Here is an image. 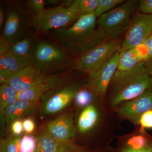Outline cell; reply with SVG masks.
Masks as SVG:
<instances>
[{
  "instance_id": "cell-19",
  "label": "cell",
  "mask_w": 152,
  "mask_h": 152,
  "mask_svg": "<svg viewBox=\"0 0 152 152\" xmlns=\"http://www.w3.org/2000/svg\"><path fill=\"white\" fill-rule=\"evenodd\" d=\"M31 64L8 52L0 56V70L7 71L12 75L23 69Z\"/></svg>"
},
{
  "instance_id": "cell-3",
  "label": "cell",
  "mask_w": 152,
  "mask_h": 152,
  "mask_svg": "<svg viewBox=\"0 0 152 152\" xmlns=\"http://www.w3.org/2000/svg\"><path fill=\"white\" fill-rule=\"evenodd\" d=\"M139 1H125L119 6L99 17V27L108 39H118L125 32Z\"/></svg>"
},
{
  "instance_id": "cell-35",
  "label": "cell",
  "mask_w": 152,
  "mask_h": 152,
  "mask_svg": "<svg viewBox=\"0 0 152 152\" xmlns=\"http://www.w3.org/2000/svg\"><path fill=\"white\" fill-rule=\"evenodd\" d=\"M10 45V43L8 41L1 36L0 38V56L8 52Z\"/></svg>"
},
{
  "instance_id": "cell-21",
  "label": "cell",
  "mask_w": 152,
  "mask_h": 152,
  "mask_svg": "<svg viewBox=\"0 0 152 152\" xmlns=\"http://www.w3.org/2000/svg\"><path fill=\"white\" fill-rule=\"evenodd\" d=\"M18 92L10 86L4 83L0 87V115H3L6 109L18 100Z\"/></svg>"
},
{
  "instance_id": "cell-17",
  "label": "cell",
  "mask_w": 152,
  "mask_h": 152,
  "mask_svg": "<svg viewBox=\"0 0 152 152\" xmlns=\"http://www.w3.org/2000/svg\"><path fill=\"white\" fill-rule=\"evenodd\" d=\"M59 79L56 77L51 81L38 85L26 91L18 92V99L37 102L46 93L57 86Z\"/></svg>"
},
{
  "instance_id": "cell-36",
  "label": "cell",
  "mask_w": 152,
  "mask_h": 152,
  "mask_svg": "<svg viewBox=\"0 0 152 152\" xmlns=\"http://www.w3.org/2000/svg\"><path fill=\"white\" fill-rule=\"evenodd\" d=\"M120 152H152V145L151 144L146 148L140 151H134L127 149L121 148L120 150Z\"/></svg>"
},
{
  "instance_id": "cell-38",
  "label": "cell",
  "mask_w": 152,
  "mask_h": 152,
  "mask_svg": "<svg viewBox=\"0 0 152 152\" xmlns=\"http://www.w3.org/2000/svg\"><path fill=\"white\" fill-rule=\"evenodd\" d=\"M5 12L4 8L2 6L0 7V28L1 29L3 27H4L5 23Z\"/></svg>"
},
{
  "instance_id": "cell-15",
  "label": "cell",
  "mask_w": 152,
  "mask_h": 152,
  "mask_svg": "<svg viewBox=\"0 0 152 152\" xmlns=\"http://www.w3.org/2000/svg\"><path fill=\"white\" fill-rule=\"evenodd\" d=\"M38 43L35 38L26 36L21 39L10 43L8 52L31 64Z\"/></svg>"
},
{
  "instance_id": "cell-13",
  "label": "cell",
  "mask_w": 152,
  "mask_h": 152,
  "mask_svg": "<svg viewBox=\"0 0 152 152\" xmlns=\"http://www.w3.org/2000/svg\"><path fill=\"white\" fill-rule=\"evenodd\" d=\"M79 90L77 86L72 85L55 92L44 105L43 108L44 113L52 115L62 110L75 99Z\"/></svg>"
},
{
  "instance_id": "cell-24",
  "label": "cell",
  "mask_w": 152,
  "mask_h": 152,
  "mask_svg": "<svg viewBox=\"0 0 152 152\" xmlns=\"http://www.w3.org/2000/svg\"><path fill=\"white\" fill-rule=\"evenodd\" d=\"M125 1L124 0H99L97 7L95 12V15L96 17L99 18L103 14L119 6Z\"/></svg>"
},
{
  "instance_id": "cell-16",
  "label": "cell",
  "mask_w": 152,
  "mask_h": 152,
  "mask_svg": "<svg viewBox=\"0 0 152 152\" xmlns=\"http://www.w3.org/2000/svg\"><path fill=\"white\" fill-rule=\"evenodd\" d=\"M143 62V53L139 48L120 51L117 71L124 72L132 70Z\"/></svg>"
},
{
  "instance_id": "cell-1",
  "label": "cell",
  "mask_w": 152,
  "mask_h": 152,
  "mask_svg": "<svg viewBox=\"0 0 152 152\" xmlns=\"http://www.w3.org/2000/svg\"><path fill=\"white\" fill-rule=\"evenodd\" d=\"M95 13L81 16L67 28L50 31L51 35L64 48L74 53L81 55L108 39L99 27H96Z\"/></svg>"
},
{
  "instance_id": "cell-32",
  "label": "cell",
  "mask_w": 152,
  "mask_h": 152,
  "mask_svg": "<svg viewBox=\"0 0 152 152\" xmlns=\"http://www.w3.org/2000/svg\"><path fill=\"white\" fill-rule=\"evenodd\" d=\"M140 48L145 50V53L144 54V62L152 58V34Z\"/></svg>"
},
{
  "instance_id": "cell-20",
  "label": "cell",
  "mask_w": 152,
  "mask_h": 152,
  "mask_svg": "<svg viewBox=\"0 0 152 152\" xmlns=\"http://www.w3.org/2000/svg\"><path fill=\"white\" fill-rule=\"evenodd\" d=\"M37 152H56L59 143L42 128L37 138Z\"/></svg>"
},
{
  "instance_id": "cell-2",
  "label": "cell",
  "mask_w": 152,
  "mask_h": 152,
  "mask_svg": "<svg viewBox=\"0 0 152 152\" xmlns=\"http://www.w3.org/2000/svg\"><path fill=\"white\" fill-rule=\"evenodd\" d=\"M110 84L111 104L115 108L152 88V77L148 74L143 62L132 70L116 71Z\"/></svg>"
},
{
  "instance_id": "cell-23",
  "label": "cell",
  "mask_w": 152,
  "mask_h": 152,
  "mask_svg": "<svg viewBox=\"0 0 152 152\" xmlns=\"http://www.w3.org/2000/svg\"><path fill=\"white\" fill-rule=\"evenodd\" d=\"M151 144L149 143L148 140L142 135H136L128 139L124 146L122 148L140 151L146 148Z\"/></svg>"
},
{
  "instance_id": "cell-12",
  "label": "cell",
  "mask_w": 152,
  "mask_h": 152,
  "mask_svg": "<svg viewBox=\"0 0 152 152\" xmlns=\"http://www.w3.org/2000/svg\"><path fill=\"white\" fill-rule=\"evenodd\" d=\"M46 129L59 144L70 141L76 135L72 114L65 113L46 125Z\"/></svg>"
},
{
  "instance_id": "cell-22",
  "label": "cell",
  "mask_w": 152,
  "mask_h": 152,
  "mask_svg": "<svg viewBox=\"0 0 152 152\" xmlns=\"http://www.w3.org/2000/svg\"><path fill=\"white\" fill-rule=\"evenodd\" d=\"M99 0H75L69 8L79 18L83 15L95 13Z\"/></svg>"
},
{
  "instance_id": "cell-33",
  "label": "cell",
  "mask_w": 152,
  "mask_h": 152,
  "mask_svg": "<svg viewBox=\"0 0 152 152\" xmlns=\"http://www.w3.org/2000/svg\"><path fill=\"white\" fill-rule=\"evenodd\" d=\"M10 126L11 132L15 136H20L24 132L23 121L20 119L17 120L12 123Z\"/></svg>"
},
{
  "instance_id": "cell-10",
  "label": "cell",
  "mask_w": 152,
  "mask_h": 152,
  "mask_svg": "<svg viewBox=\"0 0 152 152\" xmlns=\"http://www.w3.org/2000/svg\"><path fill=\"white\" fill-rule=\"evenodd\" d=\"M26 12L19 6L14 7L10 11L1 35L10 43L26 37L28 23Z\"/></svg>"
},
{
  "instance_id": "cell-4",
  "label": "cell",
  "mask_w": 152,
  "mask_h": 152,
  "mask_svg": "<svg viewBox=\"0 0 152 152\" xmlns=\"http://www.w3.org/2000/svg\"><path fill=\"white\" fill-rule=\"evenodd\" d=\"M78 16L69 7L62 4L43 11L33 16L31 24L39 31L63 28Z\"/></svg>"
},
{
  "instance_id": "cell-8",
  "label": "cell",
  "mask_w": 152,
  "mask_h": 152,
  "mask_svg": "<svg viewBox=\"0 0 152 152\" xmlns=\"http://www.w3.org/2000/svg\"><path fill=\"white\" fill-rule=\"evenodd\" d=\"M120 50L108 61L90 73L89 87L98 95L104 97L118 69Z\"/></svg>"
},
{
  "instance_id": "cell-28",
  "label": "cell",
  "mask_w": 152,
  "mask_h": 152,
  "mask_svg": "<svg viewBox=\"0 0 152 152\" xmlns=\"http://www.w3.org/2000/svg\"><path fill=\"white\" fill-rule=\"evenodd\" d=\"M46 1L44 0H30L28 1L27 6L34 15L39 13L45 9Z\"/></svg>"
},
{
  "instance_id": "cell-7",
  "label": "cell",
  "mask_w": 152,
  "mask_h": 152,
  "mask_svg": "<svg viewBox=\"0 0 152 152\" xmlns=\"http://www.w3.org/2000/svg\"><path fill=\"white\" fill-rule=\"evenodd\" d=\"M65 59L64 53L59 48L48 42H38L31 64L44 73L61 64Z\"/></svg>"
},
{
  "instance_id": "cell-26",
  "label": "cell",
  "mask_w": 152,
  "mask_h": 152,
  "mask_svg": "<svg viewBox=\"0 0 152 152\" xmlns=\"http://www.w3.org/2000/svg\"><path fill=\"white\" fill-rule=\"evenodd\" d=\"M94 99V94L90 90H79L75 98L76 104L80 107H85L90 105Z\"/></svg>"
},
{
  "instance_id": "cell-30",
  "label": "cell",
  "mask_w": 152,
  "mask_h": 152,
  "mask_svg": "<svg viewBox=\"0 0 152 152\" xmlns=\"http://www.w3.org/2000/svg\"><path fill=\"white\" fill-rule=\"evenodd\" d=\"M56 152H85L83 149L70 141L60 144Z\"/></svg>"
},
{
  "instance_id": "cell-39",
  "label": "cell",
  "mask_w": 152,
  "mask_h": 152,
  "mask_svg": "<svg viewBox=\"0 0 152 152\" xmlns=\"http://www.w3.org/2000/svg\"><path fill=\"white\" fill-rule=\"evenodd\" d=\"M61 1L59 0H49V1H46V3L50 4L51 5H58L61 2Z\"/></svg>"
},
{
  "instance_id": "cell-14",
  "label": "cell",
  "mask_w": 152,
  "mask_h": 152,
  "mask_svg": "<svg viewBox=\"0 0 152 152\" xmlns=\"http://www.w3.org/2000/svg\"><path fill=\"white\" fill-rule=\"evenodd\" d=\"M37 102L18 99L6 109L1 116L2 124L10 126L12 123L32 112Z\"/></svg>"
},
{
  "instance_id": "cell-27",
  "label": "cell",
  "mask_w": 152,
  "mask_h": 152,
  "mask_svg": "<svg viewBox=\"0 0 152 152\" xmlns=\"http://www.w3.org/2000/svg\"><path fill=\"white\" fill-rule=\"evenodd\" d=\"M37 139L31 135L22 137L20 152H37Z\"/></svg>"
},
{
  "instance_id": "cell-29",
  "label": "cell",
  "mask_w": 152,
  "mask_h": 152,
  "mask_svg": "<svg viewBox=\"0 0 152 152\" xmlns=\"http://www.w3.org/2000/svg\"><path fill=\"white\" fill-rule=\"evenodd\" d=\"M139 124L140 126L142 131L152 129V110L142 115L139 121Z\"/></svg>"
},
{
  "instance_id": "cell-37",
  "label": "cell",
  "mask_w": 152,
  "mask_h": 152,
  "mask_svg": "<svg viewBox=\"0 0 152 152\" xmlns=\"http://www.w3.org/2000/svg\"><path fill=\"white\" fill-rule=\"evenodd\" d=\"M144 64L148 74L152 77V58L145 61Z\"/></svg>"
},
{
  "instance_id": "cell-9",
  "label": "cell",
  "mask_w": 152,
  "mask_h": 152,
  "mask_svg": "<svg viewBox=\"0 0 152 152\" xmlns=\"http://www.w3.org/2000/svg\"><path fill=\"white\" fill-rule=\"evenodd\" d=\"M56 78L47 76L31 64L23 69L12 74L4 83L9 85L17 92H20L51 81Z\"/></svg>"
},
{
  "instance_id": "cell-11",
  "label": "cell",
  "mask_w": 152,
  "mask_h": 152,
  "mask_svg": "<svg viewBox=\"0 0 152 152\" xmlns=\"http://www.w3.org/2000/svg\"><path fill=\"white\" fill-rule=\"evenodd\" d=\"M151 110H152V88L123 104L118 109V113L125 119L139 124L142 115Z\"/></svg>"
},
{
  "instance_id": "cell-25",
  "label": "cell",
  "mask_w": 152,
  "mask_h": 152,
  "mask_svg": "<svg viewBox=\"0 0 152 152\" xmlns=\"http://www.w3.org/2000/svg\"><path fill=\"white\" fill-rule=\"evenodd\" d=\"M21 138L20 136H15L1 140L0 152H20Z\"/></svg>"
},
{
  "instance_id": "cell-5",
  "label": "cell",
  "mask_w": 152,
  "mask_h": 152,
  "mask_svg": "<svg viewBox=\"0 0 152 152\" xmlns=\"http://www.w3.org/2000/svg\"><path fill=\"white\" fill-rule=\"evenodd\" d=\"M118 39H107L80 55L77 68L91 73L111 58L121 48Z\"/></svg>"
},
{
  "instance_id": "cell-31",
  "label": "cell",
  "mask_w": 152,
  "mask_h": 152,
  "mask_svg": "<svg viewBox=\"0 0 152 152\" xmlns=\"http://www.w3.org/2000/svg\"><path fill=\"white\" fill-rule=\"evenodd\" d=\"M138 7L141 14L152 15V0L139 1Z\"/></svg>"
},
{
  "instance_id": "cell-34",
  "label": "cell",
  "mask_w": 152,
  "mask_h": 152,
  "mask_svg": "<svg viewBox=\"0 0 152 152\" xmlns=\"http://www.w3.org/2000/svg\"><path fill=\"white\" fill-rule=\"evenodd\" d=\"M24 131L28 134L34 132L35 129V124L32 119L30 118L25 119L23 121Z\"/></svg>"
},
{
  "instance_id": "cell-18",
  "label": "cell",
  "mask_w": 152,
  "mask_h": 152,
  "mask_svg": "<svg viewBox=\"0 0 152 152\" xmlns=\"http://www.w3.org/2000/svg\"><path fill=\"white\" fill-rule=\"evenodd\" d=\"M99 113L97 109L93 105L85 108L80 114L77 121L79 132L85 133L91 131L97 124Z\"/></svg>"
},
{
  "instance_id": "cell-6",
  "label": "cell",
  "mask_w": 152,
  "mask_h": 152,
  "mask_svg": "<svg viewBox=\"0 0 152 152\" xmlns=\"http://www.w3.org/2000/svg\"><path fill=\"white\" fill-rule=\"evenodd\" d=\"M152 34V15L138 14L125 32L120 51L140 48Z\"/></svg>"
}]
</instances>
